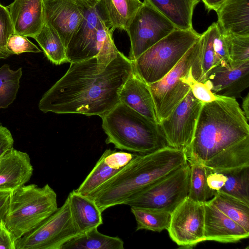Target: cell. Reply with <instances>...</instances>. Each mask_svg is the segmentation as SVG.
Masks as SVG:
<instances>
[{
	"label": "cell",
	"instance_id": "cell-1",
	"mask_svg": "<svg viewBox=\"0 0 249 249\" xmlns=\"http://www.w3.org/2000/svg\"><path fill=\"white\" fill-rule=\"evenodd\" d=\"M133 72V61L117 49L109 34L96 56L71 63L66 73L43 95L39 109L101 117L119 103L120 92Z\"/></svg>",
	"mask_w": 249,
	"mask_h": 249
},
{
	"label": "cell",
	"instance_id": "cell-2",
	"mask_svg": "<svg viewBox=\"0 0 249 249\" xmlns=\"http://www.w3.org/2000/svg\"><path fill=\"white\" fill-rule=\"evenodd\" d=\"M188 163L185 151L166 146L136 154L119 172L87 196L102 212L124 204L139 192Z\"/></svg>",
	"mask_w": 249,
	"mask_h": 249
},
{
	"label": "cell",
	"instance_id": "cell-3",
	"mask_svg": "<svg viewBox=\"0 0 249 249\" xmlns=\"http://www.w3.org/2000/svg\"><path fill=\"white\" fill-rule=\"evenodd\" d=\"M249 136V125L235 98L221 96L203 104L191 143L185 151L188 162L201 164Z\"/></svg>",
	"mask_w": 249,
	"mask_h": 249
},
{
	"label": "cell",
	"instance_id": "cell-4",
	"mask_svg": "<svg viewBox=\"0 0 249 249\" xmlns=\"http://www.w3.org/2000/svg\"><path fill=\"white\" fill-rule=\"evenodd\" d=\"M101 118L106 142L116 148L145 154L167 146L158 124L122 103Z\"/></svg>",
	"mask_w": 249,
	"mask_h": 249
},
{
	"label": "cell",
	"instance_id": "cell-5",
	"mask_svg": "<svg viewBox=\"0 0 249 249\" xmlns=\"http://www.w3.org/2000/svg\"><path fill=\"white\" fill-rule=\"evenodd\" d=\"M58 209L57 196L48 184L23 185L12 192L4 222L17 240L32 231Z\"/></svg>",
	"mask_w": 249,
	"mask_h": 249
},
{
	"label": "cell",
	"instance_id": "cell-6",
	"mask_svg": "<svg viewBox=\"0 0 249 249\" xmlns=\"http://www.w3.org/2000/svg\"><path fill=\"white\" fill-rule=\"evenodd\" d=\"M200 36L193 28H176L133 62L134 72L147 84L160 80L177 64Z\"/></svg>",
	"mask_w": 249,
	"mask_h": 249
},
{
	"label": "cell",
	"instance_id": "cell-7",
	"mask_svg": "<svg viewBox=\"0 0 249 249\" xmlns=\"http://www.w3.org/2000/svg\"><path fill=\"white\" fill-rule=\"evenodd\" d=\"M201 34L177 64L163 78L148 84L153 97L158 124L168 117L190 90L181 78L191 71H200L202 46Z\"/></svg>",
	"mask_w": 249,
	"mask_h": 249
},
{
	"label": "cell",
	"instance_id": "cell-8",
	"mask_svg": "<svg viewBox=\"0 0 249 249\" xmlns=\"http://www.w3.org/2000/svg\"><path fill=\"white\" fill-rule=\"evenodd\" d=\"M190 171L188 162L145 188L124 204L171 213L188 197Z\"/></svg>",
	"mask_w": 249,
	"mask_h": 249
},
{
	"label": "cell",
	"instance_id": "cell-9",
	"mask_svg": "<svg viewBox=\"0 0 249 249\" xmlns=\"http://www.w3.org/2000/svg\"><path fill=\"white\" fill-rule=\"evenodd\" d=\"M79 234L66 198L53 213L32 231L17 239L15 249H62L66 242Z\"/></svg>",
	"mask_w": 249,
	"mask_h": 249
},
{
	"label": "cell",
	"instance_id": "cell-10",
	"mask_svg": "<svg viewBox=\"0 0 249 249\" xmlns=\"http://www.w3.org/2000/svg\"><path fill=\"white\" fill-rule=\"evenodd\" d=\"M176 28L169 19L144 0L126 31L131 44L128 58L134 62Z\"/></svg>",
	"mask_w": 249,
	"mask_h": 249
},
{
	"label": "cell",
	"instance_id": "cell-11",
	"mask_svg": "<svg viewBox=\"0 0 249 249\" xmlns=\"http://www.w3.org/2000/svg\"><path fill=\"white\" fill-rule=\"evenodd\" d=\"M81 3L84 9L83 19L66 49L70 63L96 56L108 35L112 33L100 18L95 6L90 7Z\"/></svg>",
	"mask_w": 249,
	"mask_h": 249
},
{
	"label": "cell",
	"instance_id": "cell-12",
	"mask_svg": "<svg viewBox=\"0 0 249 249\" xmlns=\"http://www.w3.org/2000/svg\"><path fill=\"white\" fill-rule=\"evenodd\" d=\"M203 103L190 90L159 125L167 146L185 151L192 142Z\"/></svg>",
	"mask_w": 249,
	"mask_h": 249
},
{
	"label": "cell",
	"instance_id": "cell-13",
	"mask_svg": "<svg viewBox=\"0 0 249 249\" xmlns=\"http://www.w3.org/2000/svg\"><path fill=\"white\" fill-rule=\"evenodd\" d=\"M204 203L188 197L171 213L167 231L171 239L182 248H192L205 241Z\"/></svg>",
	"mask_w": 249,
	"mask_h": 249
},
{
	"label": "cell",
	"instance_id": "cell-14",
	"mask_svg": "<svg viewBox=\"0 0 249 249\" xmlns=\"http://www.w3.org/2000/svg\"><path fill=\"white\" fill-rule=\"evenodd\" d=\"M44 23L58 33L66 49L81 22L84 9L78 0H43Z\"/></svg>",
	"mask_w": 249,
	"mask_h": 249
},
{
	"label": "cell",
	"instance_id": "cell-15",
	"mask_svg": "<svg viewBox=\"0 0 249 249\" xmlns=\"http://www.w3.org/2000/svg\"><path fill=\"white\" fill-rule=\"evenodd\" d=\"M206 80L215 94L240 98L241 93L249 86V60L234 67L229 65L215 66L207 72L203 82Z\"/></svg>",
	"mask_w": 249,
	"mask_h": 249
},
{
	"label": "cell",
	"instance_id": "cell-16",
	"mask_svg": "<svg viewBox=\"0 0 249 249\" xmlns=\"http://www.w3.org/2000/svg\"><path fill=\"white\" fill-rule=\"evenodd\" d=\"M204 205L205 241L234 243L247 238L249 231L226 216L208 201Z\"/></svg>",
	"mask_w": 249,
	"mask_h": 249
},
{
	"label": "cell",
	"instance_id": "cell-17",
	"mask_svg": "<svg viewBox=\"0 0 249 249\" xmlns=\"http://www.w3.org/2000/svg\"><path fill=\"white\" fill-rule=\"evenodd\" d=\"M136 154L110 149L106 150L90 172L75 190L82 195H89L119 172Z\"/></svg>",
	"mask_w": 249,
	"mask_h": 249
},
{
	"label": "cell",
	"instance_id": "cell-18",
	"mask_svg": "<svg viewBox=\"0 0 249 249\" xmlns=\"http://www.w3.org/2000/svg\"><path fill=\"white\" fill-rule=\"evenodd\" d=\"M33 171L29 155L11 148L0 159V191L13 192L23 186Z\"/></svg>",
	"mask_w": 249,
	"mask_h": 249
},
{
	"label": "cell",
	"instance_id": "cell-19",
	"mask_svg": "<svg viewBox=\"0 0 249 249\" xmlns=\"http://www.w3.org/2000/svg\"><path fill=\"white\" fill-rule=\"evenodd\" d=\"M14 34L33 38L44 25L43 0H14L7 7Z\"/></svg>",
	"mask_w": 249,
	"mask_h": 249
},
{
	"label": "cell",
	"instance_id": "cell-20",
	"mask_svg": "<svg viewBox=\"0 0 249 249\" xmlns=\"http://www.w3.org/2000/svg\"><path fill=\"white\" fill-rule=\"evenodd\" d=\"M119 102L158 124L154 103L148 85L134 71L120 92Z\"/></svg>",
	"mask_w": 249,
	"mask_h": 249
},
{
	"label": "cell",
	"instance_id": "cell-21",
	"mask_svg": "<svg viewBox=\"0 0 249 249\" xmlns=\"http://www.w3.org/2000/svg\"><path fill=\"white\" fill-rule=\"evenodd\" d=\"M142 4L140 0H98L95 7L105 26L113 34L116 29L126 31Z\"/></svg>",
	"mask_w": 249,
	"mask_h": 249
},
{
	"label": "cell",
	"instance_id": "cell-22",
	"mask_svg": "<svg viewBox=\"0 0 249 249\" xmlns=\"http://www.w3.org/2000/svg\"><path fill=\"white\" fill-rule=\"evenodd\" d=\"M215 12L223 34L249 36V0H226Z\"/></svg>",
	"mask_w": 249,
	"mask_h": 249
},
{
	"label": "cell",
	"instance_id": "cell-23",
	"mask_svg": "<svg viewBox=\"0 0 249 249\" xmlns=\"http://www.w3.org/2000/svg\"><path fill=\"white\" fill-rule=\"evenodd\" d=\"M71 217L79 233H83L103 224L102 212L95 202L75 190L67 198Z\"/></svg>",
	"mask_w": 249,
	"mask_h": 249
},
{
	"label": "cell",
	"instance_id": "cell-24",
	"mask_svg": "<svg viewBox=\"0 0 249 249\" xmlns=\"http://www.w3.org/2000/svg\"><path fill=\"white\" fill-rule=\"evenodd\" d=\"M169 19L177 29L193 28L194 10L200 0H144Z\"/></svg>",
	"mask_w": 249,
	"mask_h": 249
},
{
	"label": "cell",
	"instance_id": "cell-25",
	"mask_svg": "<svg viewBox=\"0 0 249 249\" xmlns=\"http://www.w3.org/2000/svg\"><path fill=\"white\" fill-rule=\"evenodd\" d=\"M202 165L218 172L249 166V136L225 148Z\"/></svg>",
	"mask_w": 249,
	"mask_h": 249
},
{
	"label": "cell",
	"instance_id": "cell-26",
	"mask_svg": "<svg viewBox=\"0 0 249 249\" xmlns=\"http://www.w3.org/2000/svg\"><path fill=\"white\" fill-rule=\"evenodd\" d=\"M124 242L119 237L100 232L97 228L92 229L71 238L62 249H124Z\"/></svg>",
	"mask_w": 249,
	"mask_h": 249
},
{
	"label": "cell",
	"instance_id": "cell-27",
	"mask_svg": "<svg viewBox=\"0 0 249 249\" xmlns=\"http://www.w3.org/2000/svg\"><path fill=\"white\" fill-rule=\"evenodd\" d=\"M226 216L249 231V205L221 191L207 201Z\"/></svg>",
	"mask_w": 249,
	"mask_h": 249
},
{
	"label": "cell",
	"instance_id": "cell-28",
	"mask_svg": "<svg viewBox=\"0 0 249 249\" xmlns=\"http://www.w3.org/2000/svg\"><path fill=\"white\" fill-rule=\"evenodd\" d=\"M34 38L42 49L45 56L52 63L59 65L69 62L66 48L57 31L44 23L40 31Z\"/></svg>",
	"mask_w": 249,
	"mask_h": 249
},
{
	"label": "cell",
	"instance_id": "cell-29",
	"mask_svg": "<svg viewBox=\"0 0 249 249\" xmlns=\"http://www.w3.org/2000/svg\"><path fill=\"white\" fill-rule=\"evenodd\" d=\"M190 167V178L188 198L197 202L205 203L215 195L207 182L208 169L202 164L188 162Z\"/></svg>",
	"mask_w": 249,
	"mask_h": 249
},
{
	"label": "cell",
	"instance_id": "cell-30",
	"mask_svg": "<svg viewBox=\"0 0 249 249\" xmlns=\"http://www.w3.org/2000/svg\"><path fill=\"white\" fill-rule=\"evenodd\" d=\"M220 172L226 175L227 180L219 191L249 205V166Z\"/></svg>",
	"mask_w": 249,
	"mask_h": 249
},
{
	"label": "cell",
	"instance_id": "cell-31",
	"mask_svg": "<svg viewBox=\"0 0 249 249\" xmlns=\"http://www.w3.org/2000/svg\"><path fill=\"white\" fill-rule=\"evenodd\" d=\"M130 209L137 222L136 231L146 230L161 232L168 228L171 219L170 213L135 207H130Z\"/></svg>",
	"mask_w": 249,
	"mask_h": 249
},
{
	"label": "cell",
	"instance_id": "cell-32",
	"mask_svg": "<svg viewBox=\"0 0 249 249\" xmlns=\"http://www.w3.org/2000/svg\"><path fill=\"white\" fill-rule=\"evenodd\" d=\"M22 74L21 68L13 71L7 64L0 67V109L7 107L16 99Z\"/></svg>",
	"mask_w": 249,
	"mask_h": 249
},
{
	"label": "cell",
	"instance_id": "cell-33",
	"mask_svg": "<svg viewBox=\"0 0 249 249\" xmlns=\"http://www.w3.org/2000/svg\"><path fill=\"white\" fill-rule=\"evenodd\" d=\"M217 26V22H213L201 34L203 41L200 59L201 75L199 82L204 81L206 74L212 68L220 65L213 46V38Z\"/></svg>",
	"mask_w": 249,
	"mask_h": 249
},
{
	"label": "cell",
	"instance_id": "cell-34",
	"mask_svg": "<svg viewBox=\"0 0 249 249\" xmlns=\"http://www.w3.org/2000/svg\"><path fill=\"white\" fill-rule=\"evenodd\" d=\"M223 35L227 46L230 66L236 67L249 60V36Z\"/></svg>",
	"mask_w": 249,
	"mask_h": 249
},
{
	"label": "cell",
	"instance_id": "cell-35",
	"mask_svg": "<svg viewBox=\"0 0 249 249\" xmlns=\"http://www.w3.org/2000/svg\"><path fill=\"white\" fill-rule=\"evenodd\" d=\"M5 50L10 54H19L24 53H40L41 51L27 37L13 34L9 38Z\"/></svg>",
	"mask_w": 249,
	"mask_h": 249
},
{
	"label": "cell",
	"instance_id": "cell-36",
	"mask_svg": "<svg viewBox=\"0 0 249 249\" xmlns=\"http://www.w3.org/2000/svg\"><path fill=\"white\" fill-rule=\"evenodd\" d=\"M13 34L14 27L9 12L7 7L0 4V49L6 51L8 40Z\"/></svg>",
	"mask_w": 249,
	"mask_h": 249
},
{
	"label": "cell",
	"instance_id": "cell-37",
	"mask_svg": "<svg viewBox=\"0 0 249 249\" xmlns=\"http://www.w3.org/2000/svg\"><path fill=\"white\" fill-rule=\"evenodd\" d=\"M213 46L216 57L220 65H229L230 58L227 44L224 36L221 32L218 25L215 32Z\"/></svg>",
	"mask_w": 249,
	"mask_h": 249
},
{
	"label": "cell",
	"instance_id": "cell-38",
	"mask_svg": "<svg viewBox=\"0 0 249 249\" xmlns=\"http://www.w3.org/2000/svg\"><path fill=\"white\" fill-rule=\"evenodd\" d=\"M227 180V176L225 174L208 169L207 182L209 188L211 190L215 192L220 191L224 186Z\"/></svg>",
	"mask_w": 249,
	"mask_h": 249
},
{
	"label": "cell",
	"instance_id": "cell-39",
	"mask_svg": "<svg viewBox=\"0 0 249 249\" xmlns=\"http://www.w3.org/2000/svg\"><path fill=\"white\" fill-rule=\"evenodd\" d=\"M16 239L6 227L3 220L0 221V249H15Z\"/></svg>",
	"mask_w": 249,
	"mask_h": 249
},
{
	"label": "cell",
	"instance_id": "cell-40",
	"mask_svg": "<svg viewBox=\"0 0 249 249\" xmlns=\"http://www.w3.org/2000/svg\"><path fill=\"white\" fill-rule=\"evenodd\" d=\"M14 142L11 132L0 124V159L13 148Z\"/></svg>",
	"mask_w": 249,
	"mask_h": 249
},
{
	"label": "cell",
	"instance_id": "cell-41",
	"mask_svg": "<svg viewBox=\"0 0 249 249\" xmlns=\"http://www.w3.org/2000/svg\"><path fill=\"white\" fill-rule=\"evenodd\" d=\"M12 192L0 191V221L4 220L9 207Z\"/></svg>",
	"mask_w": 249,
	"mask_h": 249
},
{
	"label": "cell",
	"instance_id": "cell-42",
	"mask_svg": "<svg viewBox=\"0 0 249 249\" xmlns=\"http://www.w3.org/2000/svg\"><path fill=\"white\" fill-rule=\"evenodd\" d=\"M226 0H205L204 4L208 11L217 10L218 7Z\"/></svg>",
	"mask_w": 249,
	"mask_h": 249
},
{
	"label": "cell",
	"instance_id": "cell-43",
	"mask_svg": "<svg viewBox=\"0 0 249 249\" xmlns=\"http://www.w3.org/2000/svg\"><path fill=\"white\" fill-rule=\"evenodd\" d=\"M242 111L244 114L249 121V93H248L246 96L242 98Z\"/></svg>",
	"mask_w": 249,
	"mask_h": 249
},
{
	"label": "cell",
	"instance_id": "cell-44",
	"mask_svg": "<svg viewBox=\"0 0 249 249\" xmlns=\"http://www.w3.org/2000/svg\"><path fill=\"white\" fill-rule=\"evenodd\" d=\"M90 7H95L98 0H78Z\"/></svg>",
	"mask_w": 249,
	"mask_h": 249
},
{
	"label": "cell",
	"instance_id": "cell-45",
	"mask_svg": "<svg viewBox=\"0 0 249 249\" xmlns=\"http://www.w3.org/2000/svg\"><path fill=\"white\" fill-rule=\"evenodd\" d=\"M10 55L6 51L0 49V59L7 58Z\"/></svg>",
	"mask_w": 249,
	"mask_h": 249
},
{
	"label": "cell",
	"instance_id": "cell-46",
	"mask_svg": "<svg viewBox=\"0 0 249 249\" xmlns=\"http://www.w3.org/2000/svg\"><path fill=\"white\" fill-rule=\"evenodd\" d=\"M200 1H202L204 3L205 1V0H200Z\"/></svg>",
	"mask_w": 249,
	"mask_h": 249
}]
</instances>
